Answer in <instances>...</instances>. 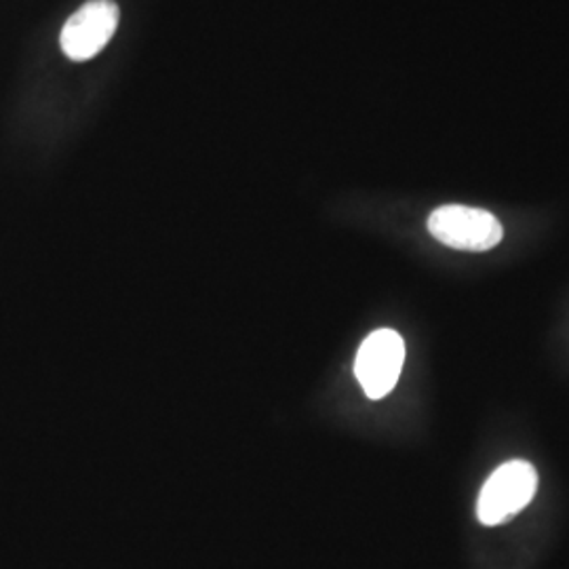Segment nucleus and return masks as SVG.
<instances>
[{
    "label": "nucleus",
    "instance_id": "f257e3e1",
    "mask_svg": "<svg viewBox=\"0 0 569 569\" xmlns=\"http://www.w3.org/2000/svg\"><path fill=\"white\" fill-rule=\"evenodd\" d=\"M428 232L451 249L481 253L502 241L505 228L486 209L467 204H443L428 218Z\"/></svg>",
    "mask_w": 569,
    "mask_h": 569
},
{
    "label": "nucleus",
    "instance_id": "f03ea898",
    "mask_svg": "<svg viewBox=\"0 0 569 569\" xmlns=\"http://www.w3.org/2000/svg\"><path fill=\"white\" fill-rule=\"evenodd\" d=\"M538 488V472L526 460H510L493 470L477 502L483 526H500L528 507Z\"/></svg>",
    "mask_w": 569,
    "mask_h": 569
},
{
    "label": "nucleus",
    "instance_id": "7ed1b4c3",
    "mask_svg": "<svg viewBox=\"0 0 569 569\" xmlns=\"http://www.w3.org/2000/svg\"><path fill=\"white\" fill-rule=\"evenodd\" d=\"M403 363V338L392 329H378L359 348L355 373L369 399H382L397 387Z\"/></svg>",
    "mask_w": 569,
    "mask_h": 569
},
{
    "label": "nucleus",
    "instance_id": "20e7f679",
    "mask_svg": "<svg viewBox=\"0 0 569 569\" xmlns=\"http://www.w3.org/2000/svg\"><path fill=\"white\" fill-rule=\"evenodd\" d=\"M121 21L114 0H89L70 16L61 30V51L72 61L96 58L112 41Z\"/></svg>",
    "mask_w": 569,
    "mask_h": 569
}]
</instances>
